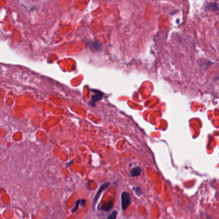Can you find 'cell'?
Listing matches in <instances>:
<instances>
[{"mask_svg":"<svg viewBox=\"0 0 219 219\" xmlns=\"http://www.w3.org/2000/svg\"><path fill=\"white\" fill-rule=\"evenodd\" d=\"M131 203V196L129 193L123 192L121 194V204L123 210H126Z\"/></svg>","mask_w":219,"mask_h":219,"instance_id":"obj_1","label":"cell"},{"mask_svg":"<svg viewBox=\"0 0 219 219\" xmlns=\"http://www.w3.org/2000/svg\"><path fill=\"white\" fill-rule=\"evenodd\" d=\"M109 185H110V183H105L104 184H102L100 186L99 189L98 190V191H97V192L96 194V196H95V197L94 199V201H93V204H92L93 205V208L94 209V207L96 206V204L97 201H98V199H99V198L100 197V195H101V193L102 192H103V190L105 189H106V188H108V186H109Z\"/></svg>","mask_w":219,"mask_h":219,"instance_id":"obj_2","label":"cell"},{"mask_svg":"<svg viewBox=\"0 0 219 219\" xmlns=\"http://www.w3.org/2000/svg\"><path fill=\"white\" fill-rule=\"evenodd\" d=\"M113 206H114L113 200H111V201H109L108 202L104 203L103 204H102L101 207L99 208V209H101V210H102V211L108 212V211H110V209L113 208Z\"/></svg>","mask_w":219,"mask_h":219,"instance_id":"obj_3","label":"cell"},{"mask_svg":"<svg viewBox=\"0 0 219 219\" xmlns=\"http://www.w3.org/2000/svg\"><path fill=\"white\" fill-rule=\"evenodd\" d=\"M206 9L209 10V11H213V12H216L219 10V7L218 4L217 3L213 2V3H209L207 4L206 6Z\"/></svg>","mask_w":219,"mask_h":219,"instance_id":"obj_4","label":"cell"},{"mask_svg":"<svg viewBox=\"0 0 219 219\" xmlns=\"http://www.w3.org/2000/svg\"><path fill=\"white\" fill-rule=\"evenodd\" d=\"M142 173V169L140 167H135L133 168L130 172V174H131L132 177H137L141 175Z\"/></svg>","mask_w":219,"mask_h":219,"instance_id":"obj_5","label":"cell"},{"mask_svg":"<svg viewBox=\"0 0 219 219\" xmlns=\"http://www.w3.org/2000/svg\"><path fill=\"white\" fill-rule=\"evenodd\" d=\"M85 199H80V200H78V201H77L76 202V204H75V206H74V208L72 210V212H76L77 209H78V207L80 206H85Z\"/></svg>","mask_w":219,"mask_h":219,"instance_id":"obj_6","label":"cell"},{"mask_svg":"<svg viewBox=\"0 0 219 219\" xmlns=\"http://www.w3.org/2000/svg\"><path fill=\"white\" fill-rule=\"evenodd\" d=\"M102 93H101L99 91H97V94H95L92 98V101L93 103H95V102H97V101L100 100L102 98Z\"/></svg>","mask_w":219,"mask_h":219,"instance_id":"obj_7","label":"cell"},{"mask_svg":"<svg viewBox=\"0 0 219 219\" xmlns=\"http://www.w3.org/2000/svg\"><path fill=\"white\" fill-rule=\"evenodd\" d=\"M90 46L92 47V48L94 49V50H99L101 47V44L99 43L98 42H92L90 44Z\"/></svg>","mask_w":219,"mask_h":219,"instance_id":"obj_8","label":"cell"},{"mask_svg":"<svg viewBox=\"0 0 219 219\" xmlns=\"http://www.w3.org/2000/svg\"><path fill=\"white\" fill-rule=\"evenodd\" d=\"M117 211H114L112 213L110 214V216L108 217V218H107V219H116V218H117Z\"/></svg>","mask_w":219,"mask_h":219,"instance_id":"obj_9","label":"cell"},{"mask_svg":"<svg viewBox=\"0 0 219 219\" xmlns=\"http://www.w3.org/2000/svg\"><path fill=\"white\" fill-rule=\"evenodd\" d=\"M133 190H134L135 193L136 194V195H137L138 196H140V195H141L142 194V190L140 187H135L133 188Z\"/></svg>","mask_w":219,"mask_h":219,"instance_id":"obj_10","label":"cell"}]
</instances>
